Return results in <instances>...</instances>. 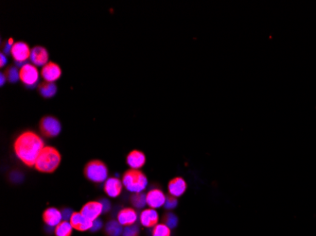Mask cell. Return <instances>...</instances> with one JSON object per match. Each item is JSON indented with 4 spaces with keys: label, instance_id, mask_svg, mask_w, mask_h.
Listing matches in <instances>:
<instances>
[{
    "label": "cell",
    "instance_id": "cell-33",
    "mask_svg": "<svg viewBox=\"0 0 316 236\" xmlns=\"http://www.w3.org/2000/svg\"><path fill=\"white\" fill-rule=\"evenodd\" d=\"M0 84H1V86H3L4 85V83H5V81L7 80V77H6V75L3 73V72H1V74H0Z\"/></svg>",
    "mask_w": 316,
    "mask_h": 236
},
{
    "label": "cell",
    "instance_id": "cell-31",
    "mask_svg": "<svg viewBox=\"0 0 316 236\" xmlns=\"http://www.w3.org/2000/svg\"><path fill=\"white\" fill-rule=\"evenodd\" d=\"M100 203L102 205V208H103V212H106L111 209V203L109 202V200H107L106 198H102L100 200Z\"/></svg>",
    "mask_w": 316,
    "mask_h": 236
},
{
    "label": "cell",
    "instance_id": "cell-24",
    "mask_svg": "<svg viewBox=\"0 0 316 236\" xmlns=\"http://www.w3.org/2000/svg\"><path fill=\"white\" fill-rule=\"evenodd\" d=\"M6 77H7V79L14 83V82H16L18 79H20V73H19V70L15 67V66H10L7 70H6V73H5Z\"/></svg>",
    "mask_w": 316,
    "mask_h": 236
},
{
    "label": "cell",
    "instance_id": "cell-23",
    "mask_svg": "<svg viewBox=\"0 0 316 236\" xmlns=\"http://www.w3.org/2000/svg\"><path fill=\"white\" fill-rule=\"evenodd\" d=\"M152 236H170V229L165 224H157L152 231Z\"/></svg>",
    "mask_w": 316,
    "mask_h": 236
},
{
    "label": "cell",
    "instance_id": "cell-7",
    "mask_svg": "<svg viewBox=\"0 0 316 236\" xmlns=\"http://www.w3.org/2000/svg\"><path fill=\"white\" fill-rule=\"evenodd\" d=\"M30 49L28 45L24 42H16L14 43L11 51L14 61L18 66H23L25 62L30 57Z\"/></svg>",
    "mask_w": 316,
    "mask_h": 236
},
{
    "label": "cell",
    "instance_id": "cell-1",
    "mask_svg": "<svg viewBox=\"0 0 316 236\" xmlns=\"http://www.w3.org/2000/svg\"><path fill=\"white\" fill-rule=\"evenodd\" d=\"M14 152L28 166H34L36 160L45 147L41 137L32 131H25L14 142Z\"/></svg>",
    "mask_w": 316,
    "mask_h": 236
},
{
    "label": "cell",
    "instance_id": "cell-20",
    "mask_svg": "<svg viewBox=\"0 0 316 236\" xmlns=\"http://www.w3.org/2000/svg\"><path fill=\"white\" fill-rule=\"evenodd\" d=\"M39 90L44 97H51V96L55 95L56 92H57V87H56L54 82L46 81V82L40 84Z\"/></svg>",
    "mask_w": 316,
    "mask_h": 236
},
{
    "label": "cell",
    "instance_id": "cell-22",
    "mask_svg": "<svg viewBox=\"0 0 316 236\" xmlns=\"http://www.w3.org/2000/svg\"><path fill=\"white\" fill-rule=\"evenodd\" d=\"M131 202L136 208H143L147 204V195H145L143 192L135 193L131 197Z\"/></svg>",
    "mask_w": 316,
    "mask_h": 236
},
{
    "label": "cell",
    "instance_id": "cell-32",
    "mask_svg": "<svg viewBox=\"0 0 316 236\" xmlns=\"http://www.w3.org/2000/svg\"><path fill=\"white\" fill-rule=\"evenodd\" d=\"M7 62H8L7 57H6L3 53H1V54H0V66H1V67H3V66H5V65L7 64Z\"/></svg>",
    "mask_w": 316,
    "mask_h": 236
},
{
    "label": "cell",
    "instance_id": "cell-9",
    "mask_svg": "<svg viewBox=\"0 0 316 236\" xmlns=\"http://www.w3.org/2000/svg\"><path fill=\"white\" fill-rule=\"evenodd\" d=\"M61 67L56 65L55 63H48L42 68L41 76L48 82H54L61 77Z\"/></svg>",
    "mask_w": 316,
    "mask_h": 236
},
{
    "label": "cell",
    "instance_id": "cell-26",
    "mask_svg": "<svg viewBox=\"0 0 316 236\" xmlns=\"http://www.w3.org/2000/svg\"><path fill=\"white\" fill-rule=\"evenodd\" d=\"M139 235V229L137 225H130L125 226L122 232V236H138Z\"/></svg>",
    "mask_w": 316,
    "mask_h": 236
},
{
    "label": "cell",
    "instance_id": "cell-17",
    "mask_svg": "<svg viewBox=\"0 0 316 236\" xmlns=\"http://www.w3.org/2000/svg\"><path fill=\"white\" fill-rule=\"evenodd\" d=\"M146 162V157L143 152L138 151V150H134L129 153L127 156V164L132 169H137L141 168Z\"/></svg>",
    "mask_w": 316,
    "mask_h": 236
},
{
    "label": "cell",
    "instance_id": "cell-25",
    "mask_svg": "<svg viewBox=\"0 0 316 236\" xmlns=\"http://www.w3.org/2000/svg\"><path fill=\"white\" fill-rule=\"evenodd\" d=\"M163 221L166 226H168L170 229H174L178 224V218L174 213L169 212L164 215Z\"/></svg>",
    "mask_w": 316,
    "mask_h": 236
},
{
    "label": "cell",
    "instance_id": "cell-19",
    "mask_svg": "<svg viewBox=\"0 0 316 236\" xmlns=\"http://www.w3.org/2000/svg\"><path fill=\"white\" fill-rule=\"evenodd\" d=\"M105 232L109 236H120L122 235L123 228H122V225L119 221L112 220L106 224Z\"/></svg>",
    "mask_w": 316,
    "mask_h": 236
},
{
    "label": "cell",
    "instance_id": "cell-18",
    "mask_svg": "<svg viewBox=\"0 0 316 236\" xmlns=\"http://www.w3.org/2000/svg\"><path fill=\"white\" fill-rule=\"evenodd\" d=\"M186 190H187V184L180 177L171 180L169 184V192L172 197H181L186 192Z\"/></svg>",
    "mask_w": 316,
    "mask_h": 236
},
{
    "label": "cell",
    "instance_id": "cell-12",
    "mask_svg": "<svg viewBox=\"0 0 316 236\" xmlns=\"http://www.w3.org/2000/svg\"><path fill=\"white\" fill-rule=\"evenodd\" d=\"M166 198L160 189H152L147 194V204L152 209H157L165 205Z\"/></svg>",
    "mask_w": 316,
    "mask_h": 236
},
{
    "label": "cell",
    "instance_id": "cell-2",
    "mask_svg": "<svg viewBox=\"0 0 316 236\" xmlns=\"http://www.w3.org/2000/svg\"><path fill=\"white\" fill-rule=\"evenodd\" d=\"M61 163V154L52 146H45L35 163V168L44 173L55 171Z\"/></svg>",
    "mask_w": 316,
    "mask_h": 236
},
{
    "label": "cell",
    "instance_id": "cell-5",
    "mask_svg": "<svg viewBox=\"0 0 316 236\" xmlns=\"http://www.w3.org/2000/svg\"><path fill=\"white\" fill-rule=\"evenodd\" d=\"M19 73L21 81L28 86L35 85L39 79V71L32 64H25L21 66Z\"/></svg>",
    "mask_w": 316,
    "mask_h": 236
},
{
    "label": "cell",
    "instance_id": "cell-30",
    "mask_svg": "<svg viewBox=\"0 0 316 236\" xmlns=\"http://www.w3.org/2000/svg\"><path fill=\"white\" fill-rule=\"evenodd\" d=\"M102 228V221L100 219H96L93 221V225H92V228H91V231L92 232H97L99 231L100 229Z\"/></svg>",
    "mask_w": 316,
    "mask_h": 236
},
{
    "label": "cell",
    "instance_id": "cell-29",
    "mask_svg": "<svg viewBox=\"0 0 316 236\" xmlns=\"http://www.w3.org/2000/svg\"><path fill=\"white\" fill-rule=\"evenodd\" d=\"M14 40L10 39L4 46V52L6 54H11V51H12V48H13V46H14Z\"/></svg>",
    "mask_w": 316,
    "mask_h": 236
},
{
    "label": "cell",
    "instance_id": "cell-10",
    "mask_svg": "<svg viewBox=\"0 0 316 236\" xmlns=\"http://www.w3.org/2000/svg\"><path fill=\"white\" fill-rule=\"evenodd\" d=\"M70 224L72 225L73 229L80 231V232H85L88 230H91L93 221L87 219L82 212H74L71 216Z\"/></svg>",
    "mask_w": 316,
    "mask_h": 236
},
{
    "label": "cell",
    "instance_id": "cell-13",
    "mask_svg": "<svg viewBox=\"0 0 316 236\" xmlns=\"http://www.w3.org/2000/svg\"><path fill=\"white\" fill-rule=\"evenodd\" d=\"M43 219L49 227L56 228L63 221L62 212H60L54 207L48 208L43 213Z\"/></svg>",
    "mask_w": 316,
    "mask_h": 236
},
{
    "label": "cell",
    "instance_id": "cell-8",
    "mask_svg": "<svg viewBox=\"0 0 316 236\" xmlns=\"http://www.w3.org/2000/svg\"><path fill=\"white\" fill-rule=\"evenodd\" d=\"M102 212H103V208H102L100 201L87 202L85 205H83L82 211H81V212L83 213V215L91 221H94V220L97 219Z\"/></svg>",
    "mask_w": 316,
    "mask_h": 236
},
{
    "label": "cell",
    "instance_id": "cell-14",
    "mask_svg": "<svg viewBox=\"0 0 316 236\" xmlns=\"http://www.w3.org/2000/svg\"><path fill=\"white\" fill-rule=\"evenodd\" d=\"M122 182L118 178H109L104 184V191L111 197H119L122 190Z\"/></svg>",
    "mask_w": 316,
    "mask_h": 236
},
{
    "label": "cell",
    "instance_id": "cell-3",
    "mask_svg": "<svg viewBox=\"0 0 316 236\" xmlns=\"http://www.w3.org/2000/svg\"><path fill=\"white\" fill-rule=\"evenodd\" d=\"M122 184L128 191L134 194L141 193L146 189L148 180L141 171L131 169L125 172L122 177Z\"/></svg>",
    "mask_w": 316,
    "mask_h": 236
},
{
    "label": "cell",
    "instance_id": "cell-28",
    "mask_svg": "<svg viewBox=\"0 0 316 236\" xmlns=\"http://www.w3.org/2000/svg\"><path fill=\"white\" fill-rule=\"evenodd\" d=\"M74 212H72L71 209L69 208H65L64 210L62 211V215H63V220L65 221H70L71 219V216Z\"/></svg>",
    "mask_w": 316,
    "mask_h": 236
},
{
    "label": "cell",
    "instance_id": "cell-6",
    "mask_svg": "<svg viewBox=\"0 0 316 236\" xmlns=\"http://www.w3.org/2000/svg\"><path fill=\"white\" fill-rule=\"evenodd\" d=\"M42 133L47 137H55L62 130L61 123L53 117H46L40 123Z\"/></svg>",
    "mask_w": 316,
    "mask_h": 236
},
{
    "label": "cell",
    "instance_id": "cell-11",
    "mask_svg": "<svg viewBox=\"0 0 316 236\" xmlns=\"http://www.w3.org/2000/svg\"><path fill=\"white\" fill-rule=\"evenodd\" d=\"M29 60L35 66H45L49 61V53L43 47H35L30 51Z\"/></svg>",
    "mask_w": 316,
    "mask_h": 236
},
{
    "label": "cell",
    "instance_id": "cell-4",
    "mask_svg": "<svg viewBox=\"0 0 316 236\" xmlns=\"http://www.w3.org/2000/svg\"><path fill=\"white\" fill-rule=\"evenodd\" d=\"M84 174L89 181L96 184L106 182L108 179L107 166L100 161L89 162L84 168Z\"/></svg>",
    "mask_w": 316,
    "mask_h": 236
},
{
    "label": "cell",
    "instance_id": "cell-15",
    "mask_svg": "<svg viewBox=\"0 0 316 236\" xmlns=\"http://www.w3.org/2000/svg\"><path fill=\"white\" fill-rule=\"evenodd\" d=\"M141 224L146 228L155 227L158 222V213L154 209H146L140 213L139 216Z\"/></svg>",
    "mask_w": 316,
    "mask_h": 236
},
{
    "label": "cell",
    "instance_id": "cell-21",
    "mask_svg": "<svg viewBox=\"0 0 316 236\" xmlns=\"http://www.w3.org/2000/svg\"><path fill=\"white\" fill-rule=\"evenodd\" d=\"M72 231H73L72 225L69 221H65V220H63L54 229L56 236H70L72 234Z\"/></svg>",
    "mask_w": 316,
    "mask_h": 236
},
{
    "label": "cell",
    "instance_id": "cell-27",
    "mask_svg": "<svg viewBox=\"0 0 316 236\" xmlns=\"http://www.w3.org/2000/svg\"><path fill=\"white\" fill-rule=\"evenodd\" d=\"M164 206H165L166 209H169V210L170 209H174L177 206V199H176V197H172V196L167 197Z\"/></svg>",
    "mask_w": 316,
    "mask_h": 236
},
{
    "label": "cell",
    "instance_id": "cell-16",
    "mask_svg": "<svg viewBox=\"0 0 316 236\" xmlns=\"http://www.w3.org/2000/svg\"><path fill=\"white\" fill-rule=\"evenodd\" d=\"M138 220V213L132 208H125L118 214V221L122 226L134 225Z\"/></svg>",
    "mask_w": 316,
    "mask_h": 236
}]
</instances>
